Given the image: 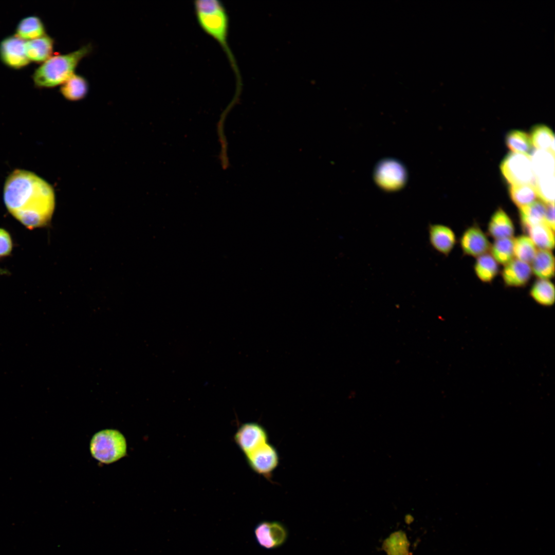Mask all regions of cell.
<instances>
[{
  "mask_svg": "<svg viewBox=\"0 0 555 555\" xmlns=\"http://www.w3.org/2000/svg\"><path fill=\"white\" fill-rule=\"evenodd\" d=\"M89 88V83L86 78L75 73L60 86V92L65 99L77 101L86 97Z\"/></svg>",
  "mask_w": 555,
  "mask_h": 555,
  "instance_id": "obj_15",
  "label": "cell"
},
{
  "mask_svg": "<svg viewBox=\"0 0 555 555\" xmlns=\"http://www.w3.org/2000/svg\"><path fill=\"white\" fill-rule=\"evenodd\" d=\"M92 51V46L89 43L67 53L52 55L33 72L34 85L42 88L61 86L75 73L79 63Z\"/></svg>",
  "mask_w": 555,
  "mask_h": 555,
  "instance_id": "obj_3",
  "label": "cell"
},
{
  "mask_svg": "<svg viewBox=\"0 0 555 555\" xmlns=\"http://www.w3.org/2000/svg\"><path fill=\"white\" fill-rule=\"evenodd\" d=\"M538 248L527 235L513 238V253L516 259L530 264L538 251Z\"/></svg>",
  "mask_w": 555,
  "mask_h": 555,
  "instance_id": "obj_24",
  "label": "cell"
},
{
  "mask_svg": "<svg viewBox=\"0 0 555 555\" xmlns=\"http://www.w3.org/2000/svg\"><path fill=\"white\" fill-rule=\"evenodd\" d=\"M404 177L402 167L395 162H383L377 171L379 182L386 188H395L399 186L402 183Z\"/></svg>",
  "mask_w": 555,
  "mask_h": 555,
  "instance_id": "obj_17",
  "label": "cell"
},
{
  "mask_svg": "<svg viewBox=\"0 0 555 555\" xmlns=\"http://www.w3.org/2000/svg\"><path fill=\"white\" fill-rule=\"evenodd\" d=\"M255 539L261 547L273 549L282 546L288 538L286 527L278 521H263L254 529Z\"/></svg>",
  "mask_w": 555,
  "mask_h": 555,
  "instance_id": "obj_7",
  "label": "cell"
},
{
  "mask_svg": "<svg viewBox=\"0 0 555 555\" xmlns=\"http://www.w3.org/2000/svg\"><path fill=\"white\" fill-rule=\"evenodd\" d=\"M46 34L45 25L41 18L36 16H29L23 18L16 27L15 34L27 41Z\"/></svg>",
  "mask_w": 555,
  "mask_h": 555,
  "instance_id": "obj_19",
  "label": "cell"
},
{
  "mask_svg": "<svg viewBox=\"0 0 555 555\" xmlns=\"http://www.w3.org/2000/svg\"><path fill=\"white\" fill-rule=\"evenodd\" d=\"M193 7L198 24L221 47L239 81L235 60L228 43L229 17L224 4L220 0H195Z\"/></svg>",
  "mask_w": 555,
  "mask_h": 555,
  "instance_id": "obj_2",
  "label": "cell"
},
{
  "mask_svg": "<svg viewBox=\"0 0 555 555\" xmlns=\"http://www.w3.org/2000/svg\"><path fill=\"white\" fill-rule=\"evenodd\" d=\"M13 243L9 232L0 227V260L9 256L12 251Z\"/></svg>",
  "mask_w": 555,
  "mask_h": 555,
  "instance_id": "obj_31",
  "label": "cell"
},
{
  "mask_svg": "<svg viewBox=\"0 0 555 555\" xmlns=\"http://www.w3.org/2000/svg\"><path fill=\"white\" fill-rule=\"evenodd\" d=\"M54 46V39L47 34L27 41L25 43L26 56L30 62L42 64L52 55Z\"/></svg>",
  "mask_w": 555,
  "mask_h": 555,
  "instance_id": "obj_13",
  "label": "cell"
},
{
  "mask_svg": "<svg viewBox=\"0 0 555 555\" xmlns=\"http://www.w3.org/2000/svg\"><path fill=\"white\" fill-rule=\"evenodd\" d=\"M554 175L535 178V187L541 201L545 204L554 202Z\"/></svg>",
  "mask_w": 555,
  "mask_h": 555,
  "instance_id": "obj_29",
  "label": "cell"
},
{
  "mask_svg": "<svg viewBox=\"0 0 555 555\" xmlns=\"http://www.w3.org/2000/svg\"><path fill=\"white\" fill-rule=\"evenodd\" d=\"M428 237L432 247L445 256L450 254L456 244V236L453 230L442 224L429 225Z\"/></svg>",
  "mask_w": 555,
  "mask_h": 555,
  "instance_id": "obj_11",
  "label": "cell"
},
{
  "mask_svg": "<svg viewBox=\"0 0 555 555\" xmlns=\"http://www.w3.org/2000/svg\"><path fill=\"white\" fill-rule=\"evenodd\" d=\"M501 170L511 186H535V177L529 155L513 152L509 153L502 161Z\"/></svg>",
  "mask_w": 555,
  "mask_h": 555,
  "instance_id": "obj_5",
  "label": "cell"
},
{
  "mask_svg": "<svg viewBox=\"0 0 555 555\" xmlns=\"http://www.w3.org/2000/svg\"><path fill=\"white\" fill-rule=\"evenodd\" d=\"M4 200L9 213L29 230L47 226L54 208L52 187L34 173L15 170L7 177Z\"/></svg>",
  "mask_w": 555,
  "mask_h": 555,
  "instance_id": "obj_1",
  "label": "cell"
},
{
  "mask_svg": "<svg viewBox=\"0 0 555 555\" xmlns=\"http://www.w3.org/2000/svg\"><path fill=\"white\" fill-rule=\"evenodd\" d=\"M25 40L16 35L8 36L0 43V59L11 68L18 69L27 66L30 61L25 51Z\"/></svg>",
  "mask_w": 555,
  "mask_h": 555,
  "instance_id": "obj_9",
  "label": "cell"
},
{
  "mask_svg": "<svg viewBox=\"0 0 555 555\" xmlns=\"http://www.w3.org/2000/svg\"><path fill=\"white\" fill-rule=\"evenodd\" d=\"M510 196L519 209L533 203L538 198L535 186L532 184L511 186Z\"/></svg>",
  "mask_w": 555,
  "mask_h": 555,
  "instance_id": "obj_26",
  "label": "cell"
},
{
  "mask_svg": "<svg viewBox=\"0 0 555 555\" xmlns=\"http://www.w3.org/2000/svg\"><path fill=\"white\" fill-rule=\"evenodd\" d=\"M489 234L495 239L512 238L515 229L512 220L502 208L491 216L487 227Z\"/></svg>",
  "mask_w": 555,
  "mask_h": 555,
  "instance_id": "obj_14",
  "label": "cell"
},
{
  "mask_svg": "<svg viewBox=\"0 0 555 555\" xmlns=\"http://www.w3.org/2000/svg\"><path fill=\"white\" fill-rule=\"evenodd\" d=\"M501 274L506 286L520 287L529 282L532 273L529 264L513 258L504 266Z\"/></svg>",
  "mask_w": 555,
  "mask_h": 555,
  "instance_id": "obj_12",
  "label": "cell"
},
{
  "mask_svg": "<svg viewBox=\"0 0 555 555\" xmlns=\"http://www.w3.org/2000/svg\"><path fill=\"white\" fill-rule=\"evenodd\" d=\"M506 144L513 153L529 155L532 144L529 135L522 131H513L509 133L506 139Z\"/></svg>",
  "mask_w": 555,
  "mask_h": 555,
  "instance_id": "obj_28",
  "label": "cell"
},
{
  "mask_svg": "<svg viewBox=\"0 0 555 555\" xmlns=\"http://www.w3.org/2000/svg\"><path fill=\"white\" fill-rule=\"evenodd\" d=\"M490 251V254L497 263L505 266L514 257L513 238L495 239L491 245Z\"/></svg>",
  "mask_w": 555,
  "mask_h": 555,
  "instance_id": "obj_27",
  "label": "cell"
},
{
  "mask_svg": "<svg viewBox=\"0 0 555 555\" xmlns=\"http://www.w3.org/2000/svg\"><path fill=\"white\" fill-rule=\"evenodd\" d=\"M499 270L498 264L488 253L477 257L474 265L476 275L484 283L491 282L497 275Z\"/></svg>",
  "mask_w": 555,
  "mask_h": 555,
  "instance_id": "obj_23",
  "label": "cell"
},
{
  "mask_svg": "<svg viewBox=\"0 0 555 555\" xmlns=\"http://www.w3.org/2000/svg\"><path fill=\"white\" fill-rule=\"evenodd\" d=\"M530 265L538 279L550 280L554 276V257L551 251L538 249Z\"/></svg>",
  "mask_w": 555,
  "mask_h": 555,
  "instance_id": "obj_16",
  "label": "cell"
},
{
  "mask_svg": "<svg viewBox=\"0 0 555 555\" xmlns=\"http://www.w3.org/2000/svg\"><path fill=\"white\" fill-rule=\"evenodd\" d=\"M125 438L119 431L105 429L96 433L91 438L90 451L92 456L106 464L115 462L126 454Z\"/></svg>",
  "mask_w": 555,
  "mask_h": 555,
  "instance_id": "obj_4",
  "label": "cell"
},
{
  "mask_svg": "<svg viewBox=\"0 0 555 555\" xmlns=\"http://www.w3.org/2000/svg\"><path fill=\"white\" fill-rule=\"evenodd\" d=\"M383 548L388 555H409V542L402 532L390 535L384 542Z\"/></svg>",
  "mask_w": 555,
  "mask_h": 555,
  "instance_id": "obj_30",
  "label": "cell"
},
{
  "mask_svg": "<svg viewBox=\"0 0 555 555\" xmlns=\"http://www.w3.org/2000/svg\"><path fill=\"white\" fill-rule=\"evenodd\" d=\"M234 440L246 455L268 442V435L262 425L250 422L241 425L235 434Z\"/></svg>",
  "mask_w": 555,
  "mask_h": 555,
  "instance_id": "obj_8",
  "label": "cell"
},
{
  "mask_svg": "<svg viewBox=\"0 0 555 555\" xmlns=\"http://www.w3.org/2000/svg\"><path fill=\"white\" fill-rule=\"evenodd\" d=\"M529 294L535 302L542 306L550 307L554 303V286L549 280L538 279L531 286Z\"/></svg>",
  "mask_w": 555,
  "mask_h": 555,
  "instance_id": "obj_22",
  "label": "cell"
},
{
  "mask_svg": "<svg viewBox=\"0 0 555 555\" xmlns=\"http://www.w3.org/2000/svg\"><path fill=\"white\" fill-rule=\"evenodd\" d=\"M530 157L535 178L554 175V154L536 149Z\"/></svg>",
  "mask_w": 555,
  "mask_h": 555,
  "instance_id": "obj_20",
  "label": "cell"
},
{
  "mask_svg": "<svg viewBox=\"0 0 555 555\" xmlns=\"http://www.w3.org/2000/svg\"><path fill=\"white\" fill-rule=\"evenodd\" d=\"M527 235L539 249L552 251L554 247V230L545 222L532 226Z\"/></svg>",
  "mask_w": 555,
  "mask_h": 555,
  "instance_id": "obj_18",
  "label": "cell"
},
{
  "mask_svg": "<svg viewBox=\"0 0 555 555\" xmlns=\"http://www.w3.org/2000/svg\"><path fill=\"white\" fill-rule=\"evenodd\" d=\"M9 273V271L4 268L0 267V275H7Z\"/></svg>",
  "mask_w": 555,
  "mask_h": 555,
  "instance_id": "obj_33",
  "label": "cell"
},
{
  "mask_svg": "<svg viewBox=\"0 0 555 555\" xmlns=\"http://www.w3.org/2000/svg\"><path fill=\"white\" fill-rule=\"evenodd\" d=\"M544 221L554 230V202L546 204Z\"/></svg>",
  "mask_w": 555,
  "mask_h": 555,
  "instance_id": "obj_32",
  "label": "cell"
},
{
  "mask_svg": "<svg viewBox=\"0 0 555 555\" xmlns=\"http://www.w3.org/2000/svg\"><path fill=\"white\" fill-rule=\"evenodd\" d=\"M245 456L251 469L266 478L271 476L279 463L276 448L268 442Z\"/></svg>",
  "mask_w": 555,
  "mask_h": 555,
  "instance_id": "obj_6",
  "label": "cell"
},
{
  "mask_svg": "<svg viewBox=\"0 0 555 555\" xmlns=\"http://www.w3.org/2000/svg\"><path fill=\"white\" fill-rule=\"evenodd\" d=\"M530 139L537 150L547 151L554 154V137L551 130L546 126H535L531 131Z\"/></svg>",
  "mask_w": 555,
  "mask_h": 555,
  "instance_id": "obj_25",
  "label": "cell"
},
{
  "mask_svg": "<svg viewBox=\"0 0 555 555\" xmlns=\"http://www.w3.org/2000/svg\"><path fill=\"white\" fill-rule=\"evenodd\" d=\"M546 204L541 200L519 209V215L522 226L527 230L530 227L545 222Z\"/></svg>",
  "mask_w": 555,
  "mask_h": 555,
  "instance_id": "obj_21",
  "label": "cell"
},
{
  "mask_svg": "<svg viewBox=\"0 0 555 555\" xmlns=\"http://www.w3.org/2000/svg\"><path fill=\"white\" fill-rule=\"evenodd\" d=\"M459 243L464 254L477 257L490 251L491 244L486 234L477 226L466 229L462 234Z\"/></svg>",
  "mask_w": 555,
  "mask_h": 555,
  "instance_id": "obj_10",
  "label": "cell"
}]
</instances>
